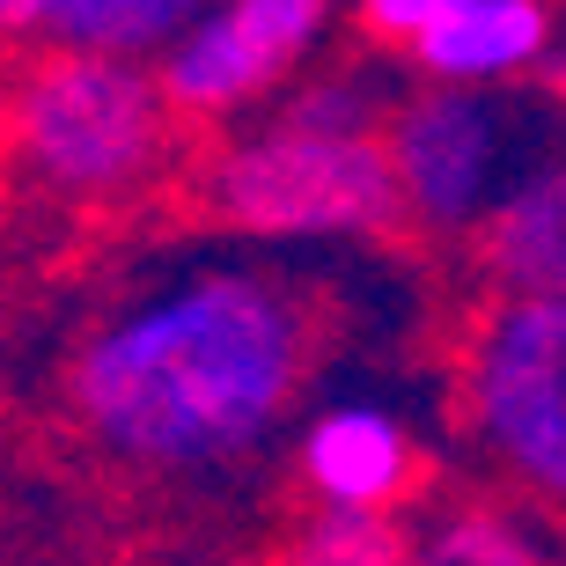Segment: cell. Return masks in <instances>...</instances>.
<instances>
[{"instance_id": "obj_2", "label": "cell", "mask_w": 566, "mask_h": 566, "mask_svg": "<svg viewBox=\"0 0 566 566\" xmlns=\"http://www.w3.org/2000/svg\"><path fill=\"white\" fill-rule=\"evenodd\" d=\"M207 207L235 235H265V243H354L405 221L382 140H332L280 118L213 155Z\"/></svg>"}, {"instance_id": "obj_13", "label": "cell", "mask_w": 566, "mask_h": 566, "mask_svg": "<svg viewBox=\"0 0 566 566\" xmlns=\"http://www.w3.org/2000/svg\"><path fill=\"white\" fill-rule=\"evenodd\" d=\"M412 566H552V559L537 552V537H530L515 515L463 507V515H449L427 545H412Z\"/></svg>"}, {"instance_id": "obj_8", "label": "cell", "mask_w": 566, "mask_h": 566, "mask_svg": "<svg viewBox=\"0 0 566 566\" xmlns=\"http://www.w3.org/2000/svg\"><path fill=\"white\" fill-rule=\"evenodd\" d=\"M294 471L316 493V507H332V515H398V501L420 479V449L390 405L338 398L310 412V427L294 441Z\"/></svg>"}, {"instance_id": "obj_9", "label": "cell", "mask_w": 566, "mask_h": 566, "mask_svg": "<svg viewBox=\"0 0 566 566\" xmlns=\"http://www.w3.org/2000/svg\"><path fill=\"white\" fill-rule=\"evenodd\" d=\"M493 302H566V163L523 169L471 235Z\"/></svg>"}, {"instance_id": "obj_3", "label": "cell", "mask_w": 566, "mask_h": 566, "mask_svg": "<svg viewBox=\"0 0 566 566\" xmlns=\"http://www.w3.org/2000/svg\"><path fill=\"white\" fill-rule=\"evenodd\" d=\"M169 155V104L163 82L133 60H52L15 96V163L30 185L60 199H118L147 185Z\"/></svg>"}, {"instance_id": "obj_12", "label": "cell", "mask_w": 566, "mask_h": 566, "mask_svg": "<svg viewBox=\"0 0 566 566\" xmlns=\"http://www.w3.org/2000/svg\"><path fill=\"white\" fill-rule=\"evenodd\" d=\"M280 566H412V537L398 515H332L316 507L287 537Z\"/></svg>"}, {"instance_id": "obj_11", "label": "cell", "mask_w": 566, "mask_h": 566, "mask_svg": "<svg viewBox=\"0 0 566 566\" xmlns=\"http://www.w3.org/2000/svg\"><path fill=\"white\" fill-rule=\"evenodd\" d=\"M398 104H405V88L390 82V66L346 60V66H324V74H302L280 96L273 118L280 126H302V133H332V140H382Z\"/></svg>"}, {"instance_id": "obj_6", "label": "cell", "mask_w": 566, "mask_h": 566, "mask_svg": "<svg viewBox=\"0 0 566 566\" xmlns=\"http://www.w3.org/2000/svg\"><path fill=\"white\" fill-rule=\"evenodd\" d=\"M332 8L324 0H221L199 8L191 30L155 60L163 104L185 118H229L258 96H287L294 74L324 52L332 38Z\"/></svg>"}, {"instance_id": "obj_7", "label": "cell", "mask_w": 566, "mask_h": 566, "mask_svg": "<svg viewBox=\"0 0 566 566\" xmlns=\"http://www.w3.org/2000/svg\"><path fill=\"white\" fill-rule=\"evenodd\" d=\"M360 38L420 74V88H479L501 96L530 82L566 38L545 0H368L354 8Z\"/></svg>"}, {"instance_id": "obj_14", "label": "cell", "mask_w": 566, "mask_h": 566, "mask_svg": "<svg viewBox=\"0 0 566 566\" xmlns=\"http://www.w3.org/2000/svg\"><path fill=\"white\" fill-rule=\"evenodd\" d=\"M537 82H545V88H552V96H559V104H566V38H559V44H552V60H545V66H537Z\"/></svg>"}, {"instance_id": "obj_4", "label": "cell", "mask_w": 566, "mask_h": 566, "mask_svg": "<svg viewBox=\"0 0 566 566\" xmlns=\"http://www.w3.org/2000/svg\"><path fill=\"white\" fill-rule=\"evenodd\" d=\"M463 420L523 493L566 507V302H493L471 324Z\"/></svg>"}, {"instance_id": "obj_1", "label": "cell", "mask_w": 566, "mask_h": 566, "mask_svg": "<svg viewBox=\"0 0 566 566\" xmlns=\"http://www.w3.org/2000/svg\"><path fill=\"white\" fill-rule=\"evenodd\" d=\"M310 376V316L243 265L147 287L74 354L66 398L111 457L147 471H213L251 457Z\"/></svg>"}, {"instance_id": "obj_10", "label": "cell", "mask_w": 566, "mask_h": 566, "mask_svg": "<svg viewBox=\"0 0 566 566\" xmlns=\"http://www.w3.org/2000/svg\"><path fill=\"white\" fill-rule=\"evenodd\" d=\"M199 8L185 0H38V8H0V22L52 38V52H82V60H133L147 52L163 60L169 44L191 30Z\"/></svg>"}, {"instance_id": "obj_5", "label": "cell", "mask_w": 566, "mask_h": 566, "mask_svg": "<svg viewBox=\"0 0 566 566\" xmlns=\"http://www.w3.org/2000/svg\"><path fill=\"white\" fill-rule=\"evenodd\" d=\"M507 126L501 96L479 88H405V104L382 126V155H390V185H398L405 221H420L434 235H479V221L501 207L507 177Z\"/></svg>"}]
</instances>
